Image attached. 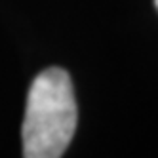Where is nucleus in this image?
I'll list each match as a JSON object with an SVG mask.
<instances>
[{
    "label": "nucleus",
    "mask_w": 158,
    "mask_h": 158,
    "mask_svg": "<svg viewBox=\"0 0 158 158\" xmlns=\"http://www.w3.org/2000/svg\"><path fill=\"white\" fill-rule=\"evenodd\" d=\"M76 99L67 71H42L31 84L21 128L25 158H61L76 130Z\"/></svg>",
    "instance_id": "nucleus-1"
},
{
    "label": "nucleus",
    "mask_w": 158,
    "mask_h": 158,
    "mask_svg": "<svg viewBox=\"0 0 158 158\" xmlns=\"http://www.w3.org/2000/svg\"><path fill=\"white\" fill-rule=\"evenodd\" d=\"M154 6H156V10H158V0H154Z\"/></svg>",
    "instance_id": "nucleus-2"
}]
</instances>
